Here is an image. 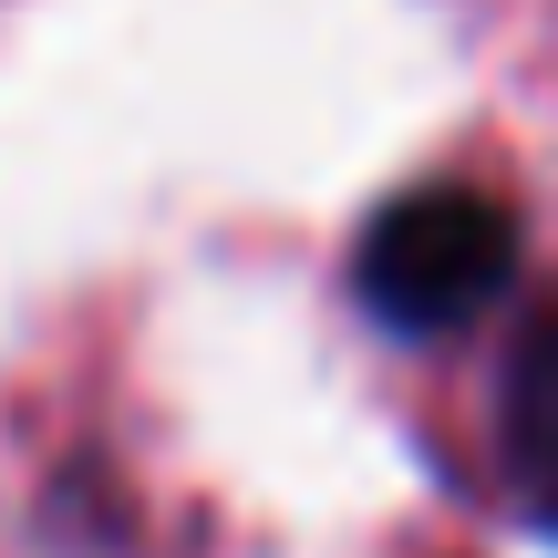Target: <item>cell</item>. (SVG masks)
<instances>
[{"instance_id": "6da1fadb", "label": "cell", "mask_w": 558, "mask_h": 558, "mask_svg": "<svg viewBox=\"0 0 558 558\" xmlns=\"http://www.w3.org/2000/svg\"><path fill=\"white\" fill-rule=\"evenodd\" d=\"M518 279V218H507L486 186H414L393 197L352 248V290L383 331L435 341L465 331L486 300Z\"/></svg>"}, {"instance_id": "7a4b0ae2", "label": "cell", "mask_w": 558, "mask_h": 558, "mask_svg": "<svg viewBox=\"0 0 558 558\" xmlns=\"http://www.w3.org/2000/svg\"><path fill=\"white\" fill-rule=\"evenodd\" d=\"M497 445H507V476H518L527 518L558 527V311L527 320V341L507 352V383H497Z\"/></svg>"}]
</instances>
